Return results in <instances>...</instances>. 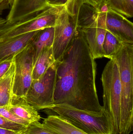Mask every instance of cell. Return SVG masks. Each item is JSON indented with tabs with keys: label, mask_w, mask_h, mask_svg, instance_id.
<instances>
[{
	"label": "cell",
	"mask_w": 133,
	"mask_h": 134,
	"mask_svg": "<svg viewBox=\"0 0 133 134\" xmlns=\"http://www.w3.org/2000/svg\"><path fill=\"white\" fill-rule=\"evenodd\" d=\"M55 63L53 105L66 104L80 110L103 111L96 87L97 64L81 30Z\"/></svg>",
	"instance_id": "cell-1"
},
{
	"label": "cell",
	"mask_w": 133,
	"mask_h": 134,
	"mask_svg": "<svg viewBox=\"0 0 133 134\" xmlns=\"http://www.w3.org/2000/svg\"><path fill=\"white\" fill-rule=\"evenodd\" d=\"M112 59L117 64L121 87L120 127L119 134L133 130V44L123 43Z\"/></svg>",
	"instance_id": "cell-2"
},
{
	"label": "cell",
	"mask_w": 133,
	"mask_h": 134,
	"mask_svg": "<svg viewBox=\"0 0 133 134\" xmlns=\"http://www.w3.org/2000/svg\"><path fill=\"white\" fill-rule=\"evenodd\" d=\"M103 89V109L109 117L113 134H119L120 127L121 87L118 68L113 59L105 65L101 76Z\"/></svg>",
	"instance_id": "cell-3"
},
{
	"label": "cell",
	"mask_w": 133,
	"mask_h": 134,
	"mask_svg": "<svg viewBox=\"0 0 133 134\" xmlns=\"http://www.w3.org/2000/svg\"><path fill=\"white\" fill-rule=\"evenodd\" d=\"M89 134H113L111 122L104 110L100 112L80 110L66 104L49 109Z\"/></svg>",
	"instance_id": "cell-4"
},
{
	"label": "cell",
	"mask_w": 133,
	"mask_h": 134,
	"mask_svg": "<svg viewBox=\"0 0 133 134\" xmlns=\"http://www.w3.org/2000/svg\"><path fill=\"white\" fill-rule=\"evenodd\" d=\"M63 6L49 5L27 19L11 24L5 23L0 25V41L47 27H54L59 12Z\"/></svg>",
	"instance_id": "cell-5"
},
{
	"label": "cell",
	"mask_w": 133,
	"mask_h": 134,
	"mask_svg": "<svg viewBox=\"0 0 133 134\" xmlns=\"http://www.w3.org/2000/svg\"><path fill=\"white\" fill-rule=\"evenodd\" d=\"M55 77V62L39 79L33 80L23 99L37 111L49 109L54 105Z\"/></svg>",
	"instance_id": "cell-6"
},
{
	"label": "cell",
	"mask_w": 133,
	"mask_h": 134,
	"mask_svg": "<svg viewBox=\"0 0 133 134\" xmlns=\"http://www.w3.org/2000/svg\"><path fill=\"white\" fill-rule=\"evenodd\" d=\"M15 73L12 87V99L26 96L33 81V53L30 44L13 59Z\"/></svg>",
	"instance_id": "cell-7"
},
{
	"label": "cell",
	"mask_w": 133,
	"mask_h": 134,
	"mask_svg": "<svg viewBox=\"0 0 133 134\" xmlns=\"http://www.w3.org/2000/svg\"><path fill=\"white\" fill-rule=\"evenodd\" d=\"M52 49L55 61H58L72 42L79 31L77 24L65 6L59 11L54 27Z\"/></svg>",
	"instance_id": "cell-8"
},
{
	"label": "cell",
	"mask_w": 133,
	"mask_h": 134,
	"mask_svg": "<svg viewBox=\"0 0 133 134\" xmlns=\"http://www.w3.org/2000/svg\"><path fill=\"white\" fill-rule=\"evenodd\" d=\"M98 11L107 31L123 43L133 44V23L127 17L110 8L107 12Z\"/></svg>",
	"instance_id": "cell-9"
},
{
	"label": "cell",
	"mask_w": 133,
	"mask_h": 134,
	"mask_svg": "<svg viewBox=\"0 0 133 134\" xmlns=\"http://www.w3.org/2000/svg\"><path fill=\"white\" fill-rule=\"evenodd\" d=\"M49 5L48 0H13L5 23L11 24L27 19Z\"/></svg>",
	"instance_id": "cell-10"
},
{
	"label": "cell",
	"mask_w": 133,
	"mask_h": 134,
	"mask_svg": "<svg viewBox=\"0 0 133 134\" xmlns=\"http://www.w3.org/2000/svg\"><path fill=\"white\" fill-rule=\"evenodd\" d=\"M83 32L92 56L94 59L104 57L103 44L107 29L98 12L97 18L90 26L80 29Z\"/></svg>",
	"instance_id": "cell-11"
},
{
	"label": "cell",
	"mask_w": 133,
	"mask_h": 134,
	"mask_svg": "<svg viewBox=\"0 0 133 134\" xmlns=\"http://www.w3.org/2000/svg\"><path fill=\"white\" fill-rule=\"evenodd\" d=\"M39 31L0 41V63L14 57L26 48Z\"/></svg>",
	"instance_id": "cell-12"
},
{
	"label": "cell",
	"mask_w": 133,
	"mask_h": 134,
	"mask_svg": "<svg viewBox=\"0 0 133 134\" xmlns=\"http://www.w3.org/2000/svg\"><path fill=\"white\" fill-rule=\"evenodd\" d=\"M43 124L58 134H89L56 114L48 115L43 120Z\"/></svg>",
	"instance_id": "cell-13"
},
{
	"label": "cell",
	"mask_w": 133,
	"mask_h": 134,
	"mask_svg": "<svg viewBox=\"0 0 133 134\" xmlns=\"http://www.w3.org/2000/svg\"><path fill=\"white\" fill-rule=\"evenodd\" d=\"M54 38V27H47L39 31L30 43L33 53L34 64L45 49L52 47Z\"/></svg>",
	"instance_id": "cell-14"
},
{
	"label": "cell",
	"mask_w": 133,
	"mask_h": 134,
	"mask_svg": "<svg viewBox=\"0 0 133 134\" xmlns=\"http://www.w3.org/2000/svg\"><path fill=\"white\" fill-rule=\"evenodd\" d=\"M9 109L18 117L29 123L39 122L40 120L37 111L22 98L12 99Z\"/></svg>",
	"instance_id": "cell-15"
},
{
	"label": "cell",
	"mask_w": 133,
	"mask_h": 134,
	"mask_svg": "<svg viewBox=\"0 0 133 134\" xmlns=\"http://www.w3.org/2000/svg\"><path fill=\"white\" fill-rule=\"evenodd\" d=\"M14 73L15 65L13 62L8 71L0 80V108L9 107L11 104Z\"/></svg>",
	"instance_id": "cell-16"
},
{
	"label": "cell",
	"mask_w": 133,
	"mask_h": 134,
	"mask_svg": "<svg viewBox=\"0 0 133 134\" xmlns=\"http://www.w3.org/2000/svg\"><path fill=\"white\" fill-rule=\"evenodd\" d=\"M55 62L52 47L45 49L34 64L33 79H39Z\"/></svg>",
	"instance_id": "cell-17"
},
{
	"label": "cell",
	"mask_w": 133,
	"mask_h": 134,
	"mask_svg": "<svg viewBox=\"0 0 133 134\" xmlns=\"http://www.w3.org/2000/svg\"><path fill=\"white\" fill-rule=\"evenodd\" d=\"M123 42L107 31L103 44L104 57L111 59L121 49Z\"/></svg>",
	"instance_id": "cell-18"
},
{
	"label": "cell",
	"mask_w": 133,
	"mask_h": 134,
	"mask_svg": "<svg viewBox=\"0 0 133 134\" xmlns=\"http://www.w3.org/2000/svg\"><path fill=\"white\" fill-rule=\"evenodd\" d=\"M109 8L127 18L133 16V0H106Z\"/></svg>",
	"instance_id": "cell-19"
},
{
	"label": "cell",
	"mask_w": 133,
	"mask_h": 134,
	"mask_svg": "<svg viewBox=\"0 0 133 134\" xmlns=\"http://www.w3.org/2000/svg\"><path fill=\"white\" fill-rule=\"evenodd\" d=\"M24 134H58L39 122L30 123L23 132Z\"/></svg>",
	"instance_id": "cell-20"
},
{
	"label": "cell",
	"mask_w": 133,
	"mask_h": 134,
	"mask_svg": "<svg viewBox=\"0 0 133 134\" xmlns=\"http://www.w3.org/2000/svg\"><path fill=\"white\" fill-rule=\"evenodd\" d=\"M27 127L12 122L0 115V128L17 132H23Z\"/></svg>",
	"instance_id": "cell-21"
},
{
	"label": "cell",
	"mask_w": 133,
	"mask_h": 134,
	"mask_svg": "<svg viewBox=\"0 0 133 134\" xmlns=\"http://www.w3.org/2000/svg\"><path fill=\"white\" fill-rule=\"evenodd\" d=\"M9 107H4L0 108V115L6 119L23 126L27 127L29 123L25 121L15 115L9 109Z\"/></svg>",
	"instance_id": "cell-22"
},
{
	"label": "cell",
	"mask_w": 133,
	"mask_h": 134,
	"mask_svg": "<svg viewBox=\"0 0 133 134\" xmlns=\"http://www.w3.org/2000/svg\"><path fill=\"white\" fill-rule=\"evenodd\" d=\"M14 57L9 58L0 63V80L1 79L8 71L13 63Z\"/></svg>",
	"instance_id": "cell-23"
},
{
	"label": "cell",
	"mask_w": 133,
	"mask_h": 134,
	"mask_svg": "<svg viewBox=\"0 0 133 134\" xmlns=\"http://www.w3.org/2000/svg\"><path fill=\"white\" fill-rule=\"evenodd\" d=\"M13 0H0V15L4 10L10 8Z\"/></svg>",
	"instance_id": "cell-24"
},
{
	"label": "cell",
	"mask_w": 133,
	"mask_h": 134,
	"mask_svg": "<svg viewBox=\"0 0 133 134\" xmlns=\"http://www.w3.org/2000/svg\"><path fill=\"white\" fill-rule=\"evenodd\" d=\"M86 1L87 3L98 8L105 2L106 0H86Z\"/></svg>",
	"instance_id": "cell-25"
},
{
	"label": "cell",
	"mask_w": 133,
	"mask_h": 134,
	"mask_svg": "<svg viewBox=\"0 0 133 134\" xmlns=\"http://www.w3.org/2000/svg\"><path fill=\"white\" fill-rule=\"evenodd\" d=\"M82 1H87L86 0H68L65 6L67 9L73 8L77 4Z\"/></svg>",
	"instance_id": "cell-26"
},
{
	"label": "cell",
	"mask_w": 133,
	"mask_h": 134,
	"mask_svg": "<svg viewBox=\"0 0 133 134\" xmlns=\"http://www.w3.org/2000/svg\"><path fill=\"white\" fill-rule=\"evenodd\" d=\"M49 5L65 6L68 0H48Z\"/></svg>",
	"instance_id": "cell-27"
},
{
	"label": "cell",
	"mask_w": 133,
	"mask_h": 134,
	"mask_svg": "<svg viewBox=\"0 0 133 134\" xmlns=\"http://www.w3.org/2000/svg\"><path fill=\"white\" fill-rule=\"evenodd\" d=\"M23 132L12 131L0 128V134H23Z\"/></svg>",
	"instance_id": "cell-28"
},
{
	"label": "cell",
	"mask_w": 133,
	"mask_h": 134,
	"mask_svg": "<svg viewBox=\"0 0 133 134\" xmlns=\"http://www.w3.org/2000/svg\"><path fill=\"white\" fill-rule=\"evenodd\" d=\"M6 22V20L2 17H0V25L5 23Z\"/></svg>",
	"instance_id": "cell-29"
},
{
	"label": "cell",
	"mask_w": 133,
	"mask_h": 134,
	"mask_svg": "<svg viewBox=\"0 0 133 134\" xmlns=\"http://www.w3.org/2000/svg\"></svg>",
	"instance_id": "cell-30"
},
{
	"label": "cell",
	"mask_w": 133,
	"mask_h": 134,
	"mask_svg": "<svg viewBox=\"0 0 133 134\" xmlns=\"http://www.w3.org/2000/svg\"></svg>",
	"instance_id": "cell-31"
}]
</instances>
